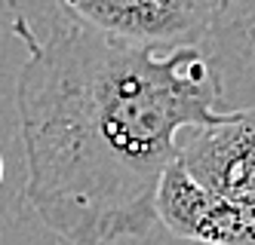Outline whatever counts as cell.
I'll return each mask as SVG.
<instances>
[{"label": "cell", "instance_id": "5", "mask_svg": "<svg viewBox=\"0 0 255 245\" xmlns=\"http://www.w3.org/2000/svg\"><path fill=\"white\" fill-rule=\"evenodd\" d=\"M0 184H3V157H0Z\"/></svg>", "mask_w": 255, "mask_h": 245}, {"label": "cell", "instance_id": "3", "mask_svg": "<svg viewBox=\"0 0 255 245\" xmlns=\"http://www.w3.org/2000/svg\"><path fill=\"white\" fill-rule=\"evenodd\" d=\"M65 18L151 49L200 46L222 18L218 0H52Z\"/></svg>", "mask_w": 255, "mask_h": 245}, {"label": "cell", "instance_id": "1", "mask_svg": "<svg viewBox=\"0 0 255 245\" xmlns=\"http://www.w3.org/2000/svg\"><path fill=\"white\" fill-rule=\"evenodd\" d=\"M28 59L15 77L25 199L71 245L141 239L178 132L225 114L222 80L200 46L151 49L65 18L43 40L12 22Z\"/></svg>", "mask_w": 255, "mask_h": 245}, {"label": "cell", "instance_id": "4", "mask_svg": "<svg viewBox=\"0 0 255 245\" xmlns=\"http://www.w3.org/2000/svg\"><path fill=\"white\" fill-rule=\"evenodd\" d=\"M218 3H222V15H225L231 6H237V3H240V0H218Z\"/></svg>", "mask_w": 255, "mask_h": 245}, {"label": "cell", "instance_id": "2", "mask_svg": "<svg viewBox=\"0 0 255 245\" xmlns=\"http://www.w3.org/2000/svg\"><path fill=\"white\" fill-rule=\"evenodd\" d=\"M157 224L200 245H255V104L178 132Z\"/></svg>", "mask_w": 255, "mask_h": 245}]
</instances>
